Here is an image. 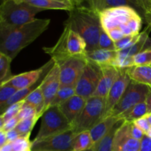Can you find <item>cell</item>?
<instances>
[{"label":"cell","instance_id":"1","mask_svg":"<svg viewBox=\"0 0 151 151\" xmlns=\"http://www.w3.org/2000/svg\"><path fill=\"white\" fill-rule=\"evenodd\" d=\"M99 15L102 28L114 42L126 35L140 33L143 18L133 7H112L100 12Z\"/></svg>","mask_w":151,"mask_h":151},{"label":"cell","instance_id":"2","mask_svg":"<svg viewBox=\"0 0 151 151\" xmlns=\"http://www.w3.org/2000/svg\"><path fill=\"white\" fill-rule=\"evenodd\" d=\"M50 23L49 19H35L18 27H0V52L13 60L21 50L47 30Z\"/></svg>","mask_w":151,"mask_h":151},{"label":"cell","instance_id":"3","mask_svg":"<svg viewBox=\"0 0 151 151\" xmlns=\"http://www.w3.org/2000/svg\"><path fill=\"white\" fill-rule=\"evenodd\" d=\"M69 17L63 24L70 27L83 38L87 44V52L99 49L98 41L102 29L100 15L89 7L75 6L68 12Z\"/></svg>","mask_w":151,"mask_h":151},{"label":"cell","instance_id":"4","mask_svg":"<svg viewBox=\"0 0 151 151\" xmlns=\"http://www.w3.org/2000/svg\"><path fill=\"white\" fill-rule=\"evenodd\" d=\"M63 25L64 29L57 43L52 47L43 48L57 64L72 57H83L87 52V44L83 38L69 26Z\"/></svg>","mask_w":151,"mask_h":151},{"label":"cell","instance_id":"5","mask_svg":"<svg viewBox=\"0 0 151 151\" xmlns=\"http://www.w3.org/2000/svg\"><path fill=\"white\" fill-rule=\"evenodd\" d=\"M44 10L22 0H6L0 5V27H21L32 22L37 13Z\"/></svg>","mask_w":151,"mask_h":151},{"label":"cell","instance_id":"6","mask_svg":"<svg viewBox=\"0 0 151 151\" xmlns=\"http://www.w3.org/2000/svg\"><path fill=\"white\" fill-rule=\"evenodd\" d=\"M70 129H72V125L60 111L58 106H50L41 116L40 129L36 137L31 143L38 142Z\"/></svg>","mask_w":151,"mask_h":151},{"label":"cell","instance_id":"7","mask_svg":"<svg viewBox=\"0 0 151 151\" xmlns=\"http://www.w3.org/2000/svg\"><path fill=\"white\" fill-rule=\"evenodd\" d=\"M106 98L91 97L87 100L83 109L72 124V129L78 134L83 131H90L102 120L104 114Z\"/></svg>","mask_w":151,"mask_h":151},{"label":"cell","instance_id":"8","mask_svg":"<svg viewBox=\"0 0 151 151\" xmlns=\"http://www.w3.org/2000/svg\"><path fill=\"white\" fill-rule=\"evenodd\" d=\"M148 91L149 86L131 81L109 116H119L133 106L145 102Z\"/></svg>","mask_w":151,"mask_h":151},{"label":"cell","instance_id":"9","mask_svg":"<svg viewBox=\"0 0 151 151\" xmlns=\"http://www.w3.org/2000/svg\"><path fill=\"white\" fill-rule=\"evenodd\" d=\"M100 77V66L87 60L86 64L75 86L76 94L86 100L92 97L98 85Z\"/></svg>","mask_w":151,"mask_h":151},{"label":"cell","instance_id":"10","mask_svg":"<svg viewBox=\"0 0 151 151\" xmlns=\"http://www.w3.org/2000/svg\"><path fill=\"white\" fill-rule=\"evenodd\" d=\"M86 62V56L72 57L58 64L60 68V86H76Z\"/></svg>","mask_w":151,"mask_h":151},{"label":"cell","instance_id":"11","mask_svg":"<svg viewBox=\"0 0 151 151\" xmlns=\"http://www.w3.org/2000/svg\"><path fill=\"white\" fill-rule=\"evenodd\" d=\"M72 129L48 137L35 143H31V150H53V151H73L72 141L75 137Z\"/></svg>","mask_w":151,"mask_h":151},{"label":"cell","instance_id":"12","mask_svg":"<svg viewBox=\"0 0 151 151\" xmlns=\"http://www.w3.org/2000/svg\"><path fill=\"white\" fill-rule=\"evenodd\" d=\"M131 81V80L128 73L127 68H125V69L119 68V75H118L117 78L114 83L113 86L108 93L107 97H106L104 114H103L102 120L109 116L111 111L113 110L114 108L117 104L122 96L123 95L124 92Z\"/></svg>","mask_w":151,"mask_h":151},{"label":"cell","instance_id":"13","mask_svg":"<svg viewBox=\"0 0 151 151\" xmlns=\"http://www.w3.org/2000/svg\"><path fill=\"white\" fill-rule=\"evenodd\" d=\"M54 64L55 61L51 59L50 61L47 62L45 65L41 66L39 69L24 72L19 75H12L1 85L10 86L17 90L29 88L36 83L41 78H44L43 76L44 73L47 72V70H50Z\"/></svg>","mask_w":151,"mask_h":151},{"label":"cell","instance_id":"14","mask_svg":"<svg viewBox=\"0 0 151 151\" xmlns=\"http://www.w3.org/2000/svg\"><path fill=\"white\" fill-rule=\"evenodd\" d=\"M132 122L124 121L115 134L112 151H140L141 141L131 135Z\"/></svg>","mask_w":151,"mask_h":151},{"label":"cell","instance_id":"15","mask_svg":"<svg viewBox=\"0 0 151 151\" xmlns=\"http://www.w3.org/2000/svg\"><path fill=\"white\" fill-rule=\"evenodd\" d=\"M44 98V112L50 107L60 86V68L55 63L52 67L44 76L41 85Z\"/></svg>","mask_w":151,"mask_h":151},{"label":"cell","instance_id":"16","mask_svg":"<svg viewBox=\"0 0 151 151\" xmlns=\"http://www.w3.org/2000/svg\"><path fill=\"white\" fill-rule=\"evenodd\" d=\"M100 68V80L92 97L94 96L106 98L109 90L119 75V68L114 66H101Z\"/></svg>","mask_w":151,"mask_h":151},{"label":"cell","instance_id":"17","mask_svg":"<svg viewBox=\"0 0 151 151\" xmlns=\"http://www.w3.org/2000/svg\"><path fill=\"white\" fill-rule=\"evenodd\" d=\"M86 101L87 100L84 97H81L78 94H75L72 97L68 99L66 102L58 106L60 111L67 119L71 125L81 113Z\"/></svg>","mask_w":151,"mask_h":151},{"label":"cell","instance_id":"18","mask_svg":"<svg viewBox=\"0 0 151 151\" xmlns=\"http://www.w3.org/2000/svg\"><path fill=\"white\" fill-rule=\"evenodd\" d=\"M86 1L88 2L90 8L98 13L112 7L129 6L137 10L139 13L142 16V18L145 16V13L142 10L139 8L133 0H86Z\"/></svg>","mask_w":151,"mask_h":151},{"label":"cell","instance_id":"19","mask_svg":"<svg viewBox=\"0 0 151 151\" xmlns=\"http://www.w3.org/2000/svg\"><path fill=\"white\" fill-rule=\"evenodd\" d=\"M86 56L87 60L99 66H115V62L118 56V51L99 48L92 51L86 52Z\"/></svg>","mask_w":151,"mask_h":151},{"label":"cell","instance_id":"20","mask_svg":"<svg viewBox=\"0 0 151 151\" xmlns=\"http://www.w3.org/2000/svg\"><path fill=\"white\" fill-rule=\"evenodd\" d=\"M119 116H108L94 125L89 131L94 144L98 142L105 135L109 132L112 127L119 120Z\"/></svg>","mask_w":151,"mask_h":151},{"label":"cell","instance_id":"21","mask_svg":"<svg viewBox=\"0 0 151 151\" xmlns=\"http://www.w3.org/2000/svg\"><path fill=\"white\" fill-rule=\"evenodd\" d=\"M127 69L131 81L151 87V66H133Z\"/></svg>","mask_w":151,"mask_h":151},{"label":"cell","instance_id":"22","mask_svg":"<svg viewBox=\"0 0 151 151\" xmlns=\"http://www.w3.org/2000/svg\"><path fill=\"white\" fill-rule=\"evenodd\" d=\"M30 5L43 10H63L70 11L76 5L72 3L62 2L54 0H22Z\"/></svg>","mask_w":151,"mask_h":151},{"label":"cell","instance_id":"23","mask_svg":"<svg viewBox=\"0 0 151 151\" xmlns=\"http://www.w3.org/2000/svg\"><path fill=\"white\" fill-rule=\"evenodd\" d=\"M124 119H119L109 131L106 135H105L97 143L93 145L92 148L94 151H112L113 149L114 139L116 131L119 127L124 122Z\"/></svg>","mask_w":151,"mask_h":151},{"label":"cell","instance_id":"24","mask_svg":"<svg viewBox=\"0 0 151 151\" xmlns=\"http://www.w3.org/2000/svg\"><path fill=\"white\" fill-rule=\"evenodd\" d=\"M25 103L30 105L36 109L37 117L39 119L44 113V98L41 86L32 91L24 100Z\"/></svg>","mask_w":151,"mask_h":151},{"label":"cell","instance_id":"25","mask_svg":"<svg viewBox=\"0 0 151 151\" xmlns=\"http://www.w3.org/2000/svg\"><path fill=\"white\" fill-rule=\"evenodd\" d=\"M147 114V107L145 101L140 103L128 110L125 111L124 113L119 115V118L124 119L127 122H134L139 118L143 117Z\"/></svg>","mask_w":151,"mask_h":151},{"label":"cell","instance_id":"26","mask_svg":"<svg viewBox=\"0 0 151 151\" xmlns=\"http://www.w3.org/2000/svg\"><path fill=\"white\" fill-rule=\"evenodd\" d=\"M89 131H83L78 134L72 141L73 151H84L91 148L94 145Z\"/></svg>","mask_w":151,"mask_h":151},{"label":"cell","instance_id":"27","mask_svg":"<svg viewBox=\"0 0 151 151\" xmlns=\"http://www.w3.org/2000/svg\"><path fill=\"white\" fill-rule=\"evenodd\" d=\"M44 78H41V79L39 81H38L36 83L34 84V85L32 86L29 87V88H24V89L17 90V91L15 92V94H13L11 97H10V100H9L7 102V103L5 104V106H4V112L5 111L6 109H7L9 106H11V105L24 100L25 98H26V97H27V96L29 95V94H30L32 91H34V90H35L37 87H38L40 85H41V82H42Z\"/></svg>","mask_w":151,"mask_h":151},{"label":"cell","instance_id":"28","mask_svg":"<svg viewBox=\"0 0 151 151\" xmlns=\"http://www.w3.org/2000/svg\"><path fill=\"white\" fill-rule=\"evenodd\" d=\"M75 94H76L75 86H60L50 107L60 106Z\"/></svg>","mask_w":151,"mask_h":151},{"label":"cell","instance_id":"29","mask_svg":"<svg viewBox=\"0 0 151 151\" xmlns=\"http://www.w3.org/2000/svg\"><path fill=\"white\" fill-rule=\"evenodd\" d=\"M38 119V118L37 116L23 119L19 122L15 129L19 132L21 137H29L31 131H32V128H33L34 125H35Z\"/></svg>","mask_w":151,"mask_h":151},{"label":"cell","instance_id":"30","mask_svg":"<svg viewBox=\"0 0 151 151\" xmlns=\"http://www.w3.org/2000/svg\"><path fill=\"white\" fill-rule=\"evenodd\" d=\"M11 62L10 58L0 52V86L12 76L10 71Z\"/></svg>","mask_w":151,"mask_h":151},{"label":"cell","instance_id":"31","mask_svg":"<svg viewBox=\"0 0 151 151\" xmlns=\"http://www.w3.org/2000/svg\"><path fill=\"white\" fill-rule=\"evenodd\" d=\"M16 91L17 89L10 86H0V115L4 113V106Z\"/></svg>","mask_w":151,"mask_h":151},{"label":"cell","instance_id":"32","mask_svg":"<svg viewBox=\"0 0 151 151\" xmlns=\"http://www.w3.org/2000/svg\"><path fill=\"white\" fill-rule=\"evenodd\" d=\"M139 35L140 33L134 35H126V36H124L121 39L118 40L117 41H115L114 44L116 50V51H120V50H125V49L130 47L134 43L137 42Z\"/></svg>","mask_w":151,"mask_h":151},{"label":"cell","instance_id":"33","mask_svg":"<svg viewBox=\"0 0 151 151\" xmlns=\"http://www.w3.org/2000/svg\"><path fill=\"white\" fill-rule=\"evenodd\" d=\"M98 46L100 49L108 50H116L114 41L105 32V30L103 28H102L101 31L100 32Z\"/></svg>","mask_w":151,"mask_h":151},{"label":"cell","instance_id":"34","mask_svg":"<svg viewBox=\"0 0 151 151\" xmlns=\"http://www.w3.org/2000/svg\"><path fill=\"white\" fill-rule=\"evenodd\" d=\"M151 49L141 52L134 57V66H150Z\"/></svg>","mask_w":151,"mask_h":151},{"label":"cell","instance_id":"35","mask_svg":"<svg viewBox=\"0 0 151 151\" xmlns=\"http://www.w3.org/2000/svg\"><path fill=\"white\" fill-rule=\"evenodd\" d=\"M34 116H37V112L36 109L34 107H32L30 105H28L27 103H24L23 106L21 108L20 111H19V114H17L16 117L19 120V122L23 119H29V118L34 117Z\"/></svg>","mask_w":151,"mask_h":151},{"label":"cell","instance_id":"36","mask_svg":"<svg viewBox=\"0 0 151 151\" xmlns=\"http://www.w3.org/2000/svg\"><path fill=\"white\" fill-rule=\"evenodd\" d=\"M13 151H23L31 148V142L29 137H19L11 143Z\"/></svg>","mask_w":151,"mask_h":151},{"label":"cell","instance_id":"37","mask_svg":"<svg viewBox=\"0 0 151 151\" xmlns=\"http://www.w3.org/2000/svg\"><path fill=\"white\" fill-rule=\"evenodd\" d=\"M24 103V101L23 100V101L14 103V104L9 106V107L6 109L5 111L2 114V116L3 117H4V122H6V121L9 120L10 119H12V118L17 116L19 111H20L21 108H22V106H23Z\"/></svg>","mask_w":151,"mask_h":151},{"label":"cell","instance_id":"38","mask_svg":"<svg viewBox=\"0 0 151 151\" xmlns=\"http://www.w3.org/2000/svg\"><path fill=\"white\" fill-rule=\"evenodd\" d=\"M134 124L135 125H137L139 129H141L143 132L145 133V134H147V131H149V129L150 128V125L149 123L148 120L146 118V116H143V117L139 118V119H137V120L134 121Z\"/></svg>","mask_w":151,"mask_h":151},{"label":"cell","instance_id":"39","mask_svg":"<svg viewBox=\"0 0 151 151\" xmlns=\"http://www.w3.org/2000/svg\"><path fill=\"white\" fill-rule=\"evenodd\" d=\"M139 8L142 10L145 14L151 12V0H133Z\"/></svg>","mask_w":151,"mask_h":151},{"label":"cell","instance_id":"40","mask_svg":"<svg viewBox=\"0 0 151 151\" xmlns=\"http://www.w3.org/2000/svg\"><path fill=\"white\" fill-rule=\"evenodd\" d=\"M19 120L18 119V118L16 116L10 119L9 120L6 121L4 122V125L3 126L2 131H4V132H7V131H10V130H13L16 128V127L17 126V125L19 124Z\"/></svg>","mask_w":151,"mask_h":151},{"label":"cell","instance_id":"41","mask_svg":"<svg viewBox=\"0 0 151 151\" xmlns=\"http://www.w3.org/2000/svg\"><path fill=\"white\" fill-rule=\"evenodd\" d=\"M131 135L136 139L142 141V139L145 134L137 125H134V122H132V124H131Z\"/></svg>","mask_w":151,"mask_h":151},{"label":"cell","instance_id":"42","mask_svg":"<svg viewBox=\"0 0 151 151\" xmlns=\"http://www.w3.org/2000/svg\"><path fill=\"white\" fill-rule=\"evenodd\" d=\"M6 137H7V142L12 143L15 140L21 137V136L16 129H13L6 132Z\"/></svg>","mask_w":151,"mask_h":151},{"label":"cell","instance_id":"43","mask_svg":"<svg viewBox=\"0 0 151 151\" xmlns=\"http://www.w3.org/2000/svg\"><path fill=\"white\" fill-rule=\"evenodd\" d=\"M140 151H151V138L145 135L141 141V150Z\"/></svg>","mask_w":151,"mask_h":151},{"label":"cell","instance_id":"44","mask_svg":"<svg viewBox=\"0 0 151 151\" xmlns=\"http://www.w3.org/2000/svg\"><path fill=\"white\" fill-rule=\"evenodd\" d=\"M145 103L147 107V114H151V87H149V91L145 99Z\"/></svg>","mask_w":151,"mask_h":151},{"label":"cell","instance_id":"45","mask_svg":"<svg viewBox=\"0 0 151 151\" xmlns=\"http://www.w3.org/2000/svg\"><path fill=\"white\" fill-rule=\"evenodd\" d=\"M7 137H6V132L1 130L0 131V148L3 147L5 144H7Z\"/></svg>","mask_w":151,"mask_h":151},{"label":"cell","instance_id":"46","mask_svg":"<svg viewBox=\"0 0 151 151\" xmlns=\"http://www.w3.org/2000/svg\"><path fill=\"white\" fill-rule=\"evenodd\" d=\"M144 19L146 23L147 24L148 26H150L151 27V12H149V13H146L144 16Z\"/></svg>","mask_w":151,"mask_h":151},{"label":"cell","instance_id":"47","mask_svg":"<svg viewBox=\"0 0 151 151\" xmlns=\"http://www.w3.org/2000/svg\"><path fill=\"white\" fill-rule=\"evenodd\" d=\"M0 151H13V149H12V144L11 143L7 142V144H5L3 147H1V148H0Z\"/></svg>","mask_w":151,"mask_h":151},{"label":"cell","instance_id":"48","mask_svg":"<svg viewBox=\"0 0 151 151\" xmlns=\"http://www.w3.org/2000/svg\"><path fill=\"white\" fill-rule=\"evenodd\" d=\"M4 117H3L2 114L0 115V131L1 130H2L3 128V126H4Z\"/></svg>","mask_w":151,"mask_h":151},{"label":"cell","instance_id":"49","mask_svg":"<svg viewBox=\"0 0 151 151\" xmlns=\"http://www.w3.org/2000/svg\"><path fill=\"white\" fill-rule=\"evenodd\" d=\"M54 1H62V2H66V3H72V4H74L75 5L77 6L76 2L75 1V0H54Z\"/></svg>","mask_w":151,"mask_h":151},{"label":"cell","instance_id":"50","mask_svg":"<svg viewBox=\"0 0 151 151\" xmlns=\"http://www.w3.org/2000/svg\"><path fill=\"white\" fill-rule=\"evenodd\" d=\"M84 1H86V0H75V1L76 2L77 6L81 5V4H82V3Z\"/></svg>","mask_w":151,"mask_h":151},{"label":"cell","instance_id":"51","mask_svg":"<svg viewBox=\"0 0 151 151\" xmlns=\"http://www.w3.org/2000/svg\"><path fill=\"white\" fill-rule=\"evenodd\" d=\"M146 118L147 119V120H148L149 123H150V126H151V114H147L146 115Z\"/></svg>","mask_w":151,"mask_h":151},{"label":"cell","instance_id":"52","mask_svg":"<svg viewBox=\"0 0 151 151\" xmlns=\"http://www.w3.org/2000/svg\"><path fill=\"white\" fill-rule=\"evenodd\" d=\"M145 135L147 136L148 137H150V138H151V127H150V129H149V131L147 132V134H145Z\"/></svg>","mask_w":151,"mask_h":151},{"label":"cell","instance_id":"53","mask_svg":"<svg viewBox=\"0 0 151 151\" xmlns=\"http://www.w3.org/2000/svg\"><path fill=\"white\" fill-rule=\"evenodd\" d=\"M6 0H0V5H1V4H2Z\"/></svg>","mask_w":151,"mask_h":151},{"label":"cell","instance_id":"54","mask_svg":"<svg viewBox=\"0 0 151 151\" xmlns=\"http://www.w3.org/2000/svg\"><path fill=\"white\" fill-rule=\"evenodd\" d=\"M23 151H32V150H31V148H29V149H27V150H23Z\"/></svg>","mask_w":151,"mask_h":151},{"label":"cell","instance_id":"55","mask_svg":"<svg viewBox=\"0 0 151 151\" xmlns=\"http://www.w3.org/2000/svg\"><path fill=\"white\" fill-rule=\"evenodd\" d=\"M38 151H53V150H38Z\"/></svg>","mask_w":151,"mask_h":151},{"label":"cell","instance_id":"56","mask_svg":"<svg viewBox=\"0 0 151 151\" xmlns=\"http://www.w3.org/2000/svg\"><path fill=\"white\" fill-rule=\"evenodd\" d=\"M150 66H151V65H150Z\"/></svg>","mask_w":151,"mask_h":151}]
</instances>
